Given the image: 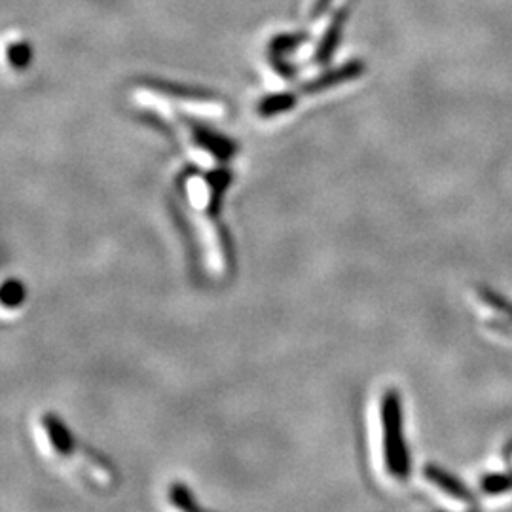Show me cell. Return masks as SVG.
<instances>
[{
    "mask_svg": "<svg viewBox=\"0 0 512 512\" xmlns=\"http://www.w3.org/2000/svg\"><path fill=\"white\" fill-rule=\"evenodd\" d=\"M330 0H315L313 8H311V18H321L327 8H329Z\"/></svg>",
    "mask_w": 512,
    "mask_h": 512,
    "instance_id": "obj_13",
    "label": "cell"
},
{
    "mask_svg": "<svg viewBox=\"0 0 512 512\" xmlns=\"http://www.w3.org/2000/svg\"><path fill=\"white\" fill-rule=\"evenodd\" d=\"M348 14V6H342V8L334 14V18L330 21L325 35L321 38V44H319V48H317V52H315V57H313L315 63L323 65V63L329 61L330 55L334 54V50H336V46H338V42H340V37H342L344 21L348 18Z\"/></svg>",
    "mask_w": 512,
    "mask_h": 512,
    "instance_id": "obj_4",
    "label": "cell"
},
{
    "mask_svg": "<svg viewBox=\"0 0 512 512\" xmlns=\"http://www.w3.org/2000/svg\"><path fill=\"white\" fill-rule=\"evenodd\" d=\"M482 490L490 495L503 494L507 490H512V473L511 475H492L484 478Z\"/></svg>",
    "mask_w": 512,
    "mask_h": 512,
    "instance_id": "obj_8",
    "label": "cell"
},
{
    "mask_svg": "<svg viewBox=\"0 0 512 512\" xmlns=\"http://www.w3.org/2000/svg\"><path fill=\"white\" fill-rule=\"evenodd\" d=\"M385 465L391 475L404 478L410 471V459L403 439V408L397 391H387L382 401Z\"/></svg>",
    "mask_w": 512,
    "mask_h": 512,
    "instance_id": "obj_1",
    "label": "cell"
},
{
    "mask_svg": "<svg viewBox=\"0 0 512 512\" xmlns=\"http://www.w3.org/2000/svg\"><path fill=\"white\" fill-rule=\"evenodd\" d=\"M171 501L181 507V509H188V511H194L198 505L192 501V495L186 490V486L183 484H175L171 488Z\"/></svg>",
    "mask_w": 512,
    "mask_h": 512,
    "instance_id": "obj_10",
    "label": "cell"
},
{
    "mask_svg": "<svg viewBox=\"0 0 512 512\" xmlns=\"http://www.w3.org/2000/svg\"><path fill=\"white\" fill-rule=\"evenodd\" d=\"M361 74H363V63H361V61H351V63H346L344 67H340V69H336V71L321 74L319 78H315L313 82H310L302 92H325V90H330V88H334V86H338V84H344V82L353 80V78H357V76H361Z\"/></svg>",
    "mask_w": 512,
    "mask_h": 512,
    "instance_id": "obj_3",
    "label": "cell"
},
{
    "mask_svg": "<svg viewBox=\"0 0 512 512\" xmlns=\"http://www.w3.org/2000/svg\"><path fill=\"white\" fill-rule=\"evenodd\" d=\"M190 129H192V137L200 147L209 150L217 160H230L236 154V145L222 137L219 133L211 131V129L203 128L196 122H190Z\"/></svg>",
    "mask_w": 512,
    "mask_h": 512,
    "instance_id": "obj_2",
    "label": "cell"
},
{
    "mask_svg": "<svg viewBox=\"0 0 512 512\" xmlns=\"http://www.w3.org/2000/svg\"><path fill=\"white\" fill-rule=\"evenodd\" d=\"M482 296H484V302L494 306L495 310L505 311V313H509L512 317V304L505 302V298H499L497 294L490 293V291H484Z\"/></svg>",
    "mask_w": 512,
    "mask_h": 512,
    "instance_id": "obj_12",
    "label": "cell"
},
{
    "mask_svg": "<svg viewBox=\"0 0 512 512\" xmlns=\"http://www.w3.org/2000/svg\"><path fill=\"white\" fill-rule=\"evenodd\" d=\"M8 55H10V61H12L14 67L23 69L31 59V48L27 44H16V46L10 48Z\"/></svg>",
    "mask_w": 512,
    "mask_h": 512,
    "instance_id": "obj_11",
    "label": "cell"
},
{
    "mask_svg": "<svg viewBox=\"0 0 512 512\" xmlns=\"http://www.w3.org/2000/svg\"><path fill=\"white\" fill-rule=\"evenodd\" d=\"M25 298V291L21 287L19 281H8L2 289V304L4 306H10V308H16Z\"/></svg>",
    "mask_w": 512,
    "mask_h": 512,
    "instance_id": "obj_9",
    "label": "cell"
},
{
    "mask_svg": "<svg viewBox=\"0 0 512 512\" xmlns=\"http://www.w3.org/2000/svg\"><path fill=\"white\" fill-rule=\"evenodd\" d=\"M423 475L429 478V482H433L435 486H439L442 492H446V494L452 495V497H456V499H461V501H465V503H473V495L469 494V490L459 482L456 476L442 471L440 467L429 465V467L423 471Z\"/></svg>",
    "mask_w": 512,
    "mask_h": 512,
    "instance_id": "obj_5",
    "label": "cell"
},
{
    "mask_svg": "<svg viewBox=\"0 0 512 512\" xmlns=\"http://www.w3.org/2000/svg\"><path fill=\"white\" fill-rule=\"evenodd\" d=\"M294 105H296V95L293 93H275V95H270L260 101L258 114L264 118H272V116L293 109Z\"/></svg>",
    "mask_w": 512,
    "mask_h": 512,
    "instance_id": "obj_7",
    "label": "cell"
},
{
    "mask_svg": "<svg viewBox=\"0 0 512 512\" xmlns=\"http://www.w3.org/2000/svg\"><path fill=\"white\" fill-rule=\"evenodd\" d=\"M44 427L48 431L50 442L59 454H69L73 450V439L71 433L67 431V427L59 420H55L52 416L44 418Z\"/></svg>",
    "mask_w": 512,
    "mask_h": 512,
    "instance_id": "obj_6",
    "label": "cell"
}]
</instances>
